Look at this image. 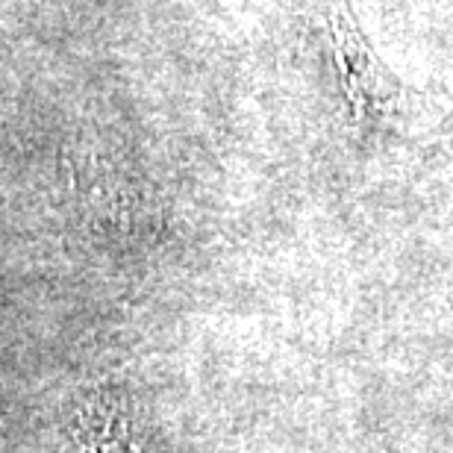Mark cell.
Wrapping results in <instances>:
<instances>
[{
  "instance_id": "obj_1",
  "label": "cell",
  "mask_w": 453,
  "mask_h": 453,
  "mask_svg": "<svg viewBox=\"0 0 453 453\" xmlns=\"http://www.w3.org/2000/svg\"><path fill=\"white\" fill-rule=\"evenodd\" d=\"M324 24H327L333 62H336L342 101L357 130L406 135L415 127L427 124V115L436 112V104L418 88L406 86L380 59L344 0H327Z\"/></svg>"
}]
</instances>
